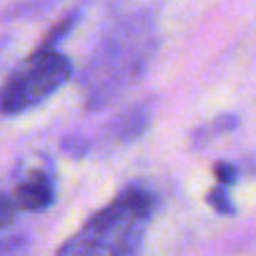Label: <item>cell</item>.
Returning a JSON list of instances; mask_svg holds the SVG:
<instances>
[{
	"label": "cell",
	"instance_id": "cell-5",
	"mask_svg": "<svg viewBox=\"0 0 256 256\" xmlns=\"http://www.w3.org/2000/svg\"><path fill=\"white\" fill-rule=\"evenodd\" d=\"M16 214H18V208H16L13 198H10V196H6L3 191H0V228L10 226V224L16 221Z\"/></svg>",
	"mask_w": 256,
	"mask_h": 256
},
{
	"label": "cell",
	"instance_id": "cell-4",
	"mask_svg": "<svg viewBox=\"0 0 256 256\" xmlns=\"http://www.w3.org/2000/svg\"><path fill=\"white\" fill-rule=\"evenodd\" d=\"M206 201L218 211V214H234V206H231V201H228V194L224 191V186H216V188H211L208 194H206Z\"/></svg>",
	"mask_w": 256,
	"mask_h": 256
},
{
	"label": "cell",
	"instance_id": "cell-2",
	"mask_svg": "<svg viewBox=\"0 0 256 256\" xmlns=\"http://www.w3.org/2000/svg\"><path fill=\"white\" fill-rule=\"evenodd\" d=\"M70 73L73 68L66 56H60L50 46L38 48L23 63H18L0 86V113L18 116L40 106L68 83Z\"/></svg>",
	"mask_w": 256,
	"mask_h": 256
},
{
	"label": "cell",
	"instance_id": "cell-6",
	"mask_svg": "<svg viewBox=\"0 0 256 256\" xmlns=\"http://www.w3.org/2000/svg\"><path fill=\"white\" fill-rule=\"evenodd\" d=\"M214 176L218 178L221 186H228V184L236 181V168H234L231 164H216V166H214Z\"/></svg>",
	"mask_w": 256,
	"mask_h": 256
},
{
	"label": "cell",
	"instance_id": "cell-1",
	"mask_svg": "<svg viewBox=\"0 0 256 256\" xmlns=\"http://www.w3.org/2000/svg\"><path fill=\"white\" fill-rule=\"evenodd\" d=\"M156 198L141 186H128L96 211L56 256H138Z\"/></svg>",
	"mask_w": 256,
	"mask_h": 256
},
{
	"label": "cell",
	"instance_id": "cell-3",
	"mask_svg": "<svg viewBox=\"0 0 256 256\" xmlns=\"http://www.w3.org/2000/svg\"><path fill=\"white\" fill-rule=\"evenodd\" d=\"M53 198H56V188L46 174H30L16 186L13 194V204L18 211H43L53 204Z\"/></svg>",
	"mask_w": 256,
	"mask_h": 256
}]
</instances>
